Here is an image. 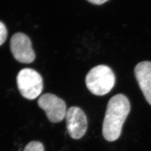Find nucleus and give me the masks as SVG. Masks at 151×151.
<instances>
[{"mask_svg":"<svg viewBox=\"0 0 151 151\" xmlns=\"http://www.w3.org/2000/svg\"><path fill=\"white\" fill-rule=\"evenodd\" d=\"M86 85L95 95L103 96L108 93L115 83V77L112 70L106 65H98L87 74Z\"/></svg>","mask_w":151,"mask_h":151,"instance_id":"2","label":"nucleus"},{"mask_svg":"<svg viewBox=\"0 0 151 151\" xmlns=\"http://www.w3.org/2000/svg\"><path fill=\"white\" fill-rule=\"evenodd\" d=\"M38 106L43 109L49 120L54 123L62 122L66 115V104L52 93H45L38 99Z\"/></svg>","mask_w":151,"mask_h":151,"instance_id":"4","label":"nucleus"},{"mask_svg":"<svg viewBox=\"0 0 151 151\" xmlns=\"http://www.w3.org/2000/svg\"><path fill=\"white\" fill-rule=\"evenodd\" d=\"M11 53L15 60L22 63H30L35 60V54L30 38L25 34L17 32L11 38Z\"/></svg>","mask_w":151,"mask_h":151,"instance_id":"5","label":"nucleus"},{"mask_svg":"<svg viewBox=\"0 0 151 151\" xmlns=\"http://www.w3.org/2000/svg\"><path fill=\"white\" fill-rule=\"evenodd\" d=\"M134 74L146 101L151 105V61H143L136 65Z\"/></svg>","mask_w":151,"mask_h":151,"instance_id":"7","label":"nucleus"},{"mask_svg":"<svg viewBox=\"0 0 151 151\" xmlns=\"http://www.w3.org/2000/svg\"><path fill=\"white\" fill-rule=\"evenodd\" d=\"M87 1L92 4L100 5H102L103 4L105 3L109 0H87Z\"/></svg>","mask_w":151,"mask_h":151,"instance_id":"10","label":"nucleus"},{"mask_svg":"<svg viewBox=\"0 0 151 151\" xmlns=\"http://www.w3.org/2000/svg\"><path fill=\"white\" fill-rule=\"evenodd\" d=\"M130 111L129 100L123 94H117L109 101L104 119L103 135L109 142L117 140Z\"/></svg>","mask_w":151,"mask_h":151,"instance_id":"1","label":"nucleus"},{"mask_svg":"<svg viewBox=\"0 0 151 151\" xmlns=\"http://www.w3.org/2000/svg\"><path fill=\"white\" fill-rule=\"evenodd\" d=\"M17 85L22 96L29 100H34L42 93L43 89L41 75L34 70L26 68L17 76Z\"/></svg>","mask_w":151,"mask_h":151,"instance_id":"3","label":"nucleus"},{"mask_svg":"<svg viewBox=\"0 0 151 151\" xmlns=\"http://www.w3.org/2000/svg\"><path fill=\"white\" fill-rule=\"evenodd\" d=\"M67 128L69 134L75 139L81 138L87 128V120L85 113L76 106L69 108L65 115Z\"/></svg>","mask_w":151,"mask_h":151,"instance_id":"6","label":"nucleus"},{"mask_svg":"<svg viewBox=\"0 0 151 151\" xmlns=\"http://www.w3.org/2000/svg\"><path fill=\"white\" fill-rule=\"evenodd\" d=\"M7 36V30L5 24L0 22V46L5 42Z\"/></svg>","mask_w":151,"mask_h":151,"instance_id":"9","label":"nucleus"},{"mask_svg":"<svg viewBox=\"0 0 151 151\" xmlns=\"http://www.w3.org/2000/svg\"><path fill=\"white\" fill-rule=\"evenodd\" d=\"M23 151H44V147L42 143L32 141L27 144Z\"/></svg>","mask_w":151,"mask_h":151,"instance_id":"8","label":"nucleus"}]
</instances>
